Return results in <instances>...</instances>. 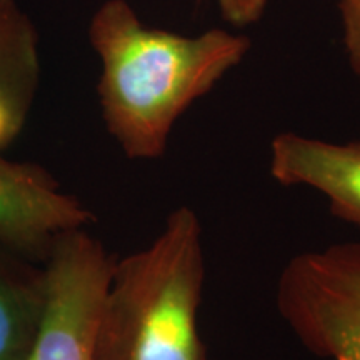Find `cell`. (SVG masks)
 <instances>
[{
    "label": "cell",
    "instance_id": "5",
    "mask_svg": "<svg viewBox=\"0 0 360 360\" xmlns=\"http://www.w3.org/2000/svg\"><path fill=\"white\" fill-rule=\"evenodd\" d=\"M94 220L47 169L8 160L0 152V244L44 265L58 237L87 229Z\"/></svg>",
    "mask_w": 360,
    "mask_h": 360
},
{
    "label": "cell",
    "instance_id": "6",
    "mask_svg": "<svg viewBox=\"0 0 360 360\" xmlns=\"http://www.w3.org/2000/svg\"><path fill=\"white\" fill-rule=\"evenodd\" d=\"M269 170L282 187H309L334 217L360 229V139L328 142L282 132L270 142Z\"/></svg>",
    "mask_w": 360,
    "mask_h": 360
},
{
    "label": "cell",
    "instance_id": "4",
    "mask_svg": "<svg viewBox=\"0 0 360 360\" xmlns=\"http://www.w3.org/2000/svg\"><path fill=\"white\" fill-rule=\"evenodd\" d=\"M114 264L85 229L57 238L44 264L47 299L27 360H94L98 314Z\"/></svg>",
    "mask_w": 360,
    "mask_h": 360
},
{
    "label": "cell",
    "instance_id": "1",
    "mask_svg": "<svg viewBox=\"0 0 360 360\" xmlns=\"http://www.w3.org/2000/svg\"><path fill=\"white\" fill-rule=\"evenodd\" d=\"M89 39L102 62L103 124L132 160L164 155L180 117L252 47L247 35L217 27L197 37L148 27L127 0H105L90 20Z\"/></svg>",
    "mask_w": 360,
    "mask_h": 360
},
{
    "label": "cell",
    "instance_id": "9",
    "mask_svg": "<svg viewBox=\"0 0 360 360\" xmlns=\"http://www.w3.org/2000/svg\"><path fill=\"white\" fill-rule=\"evenodd\" d=\"M339 11L345 56L360 82V0H339Z\"/></svg>",
    "mask_w": 360,
    "mask_h": 360
},
{
    "label": "cell",
    "instance_id": "8",
    "mask_svg": "<svg viewBox=\"0 0 360 360\" xmlns=\"http://www.w3.org/2000/svg\"><path fill=\"white\" fill-rule=\"evenodd\" d=\"M47 299L42 264L0 244V360H27Z\"/></svg>",
    "mask_w": 360,
    "mask_h": 360
},
{
    "label": "cell",
    "instance_id": "2",
    "mask_svg": "<svg viewBox=\"0 0 360 360\" xmlns=\"http://www.w3.org/2000/svg\"><path fill=\"white\" fill-rule=\"evenodd\" d=\"M205 272L200 219L180 205L150 245L115 260L94 360H209L199 334Z\"/></svg>",
    "mask_w": 360,
    "mask_h": 360
},
{
    "label": "cell",
    "instance_id": "7",
    "mask_svg": "<svg viewBox=\"0 0 360 360\" xmlns=\"http://www.w3.org/2000/svg\"><path fill=\"white\" fill-rule=\"evenodd\" d=\"M39 84L37 29L15 0H0V152L20 135Z\"/></svg>",
    "mask_w": 360,
    "mask_h": 360
},
{
    "label": "cell",
    "instance_id": "10",
    "mask_svg": "<svg viewBox=\"0 0 360 360\" xmlns=\"http://www.w3.org/2000/svg\"><path fill=\"white\" fill-rule=\"evenodd\" d=\"M217 4L225 22L245 27L262 19L269 0H217Z\"/></svg>",
    "mask_w": 360,
    "mask_h": 360
},
{
    "label": "cell",
    "instance_id": "3",
    "mask_svg": "<svg viewBox=\"0 0 360 360\" xmlns=\"http://www.w3.org/2000/svg\"><path fill=\"white\" fill-rule=\"evenodd\" d=\"M276 302L309 352L360 360V242L292 257L278 276Z\"/></svg>",
    "mask_w": 360,
    "mask_h": 360
}]
</instances>
